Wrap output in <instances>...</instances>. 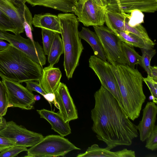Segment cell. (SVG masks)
I'll return each mask as SVG.
<instances>
[{
    "instance_id": "cell-17",
    "label": "cell",
    "mask_w": 157,
    "mask_h": 157,
    "mask_svg": "<svg viewBox=\"0 0 157 157\" xmlns=\"http://www.w3.org/2000/svg\"><path fill=\"white\" fill-rule=\"evenodd\" d=\"M61 76L59 68L46 67L43 69L39 83L46 94L54 93L60 82Z\"/></svg>"
},
{
    "instance_id": "cell-29",
    "label": "cell",
    "mask_w": 157,
    "mask_h": 157,
    "mask_svg": "<svg viewBox=\"0 0 157 157\" xmlns=\"http://www.w3.org/2000/svg\"><path fill=\"white\" fill-rule=\"evenodd\" d=\"M142 55L141 56V65L147 73V75H149L150 68L151 59L155 55L156 52L155 49H142Z\"/></svg>"
},
{
    "instance_id": "cell-35",
    "label": "cell",
    "mask_w": 157,
    "mask_h": 157,
    "mask_svg": "<svg viewBox=\"0 0 157 157\" xmlns=\"http://www.w3.org/2000/svg\"><path fill=\"white\" fill-rule=\"evenodd\" d=\"M14 146H16L12 142L6 137L0 136V152Z\"/></svg>"
},
{
    "instance_id": "cell-22",
    "label": "cell",
    "mask_w": 157,
    "mask_h": 157,
    "mask_svg": "<svg viewBox=\"0 0 157 157\" xmlns=\"http://www.w3.org/2000/svg\"><path fill=\"white\" fill-rule=\"evenodd\" d=\"M64 53V48L62 39L59 34L56 33L50 51L48 55V66L53 67L54 64L57 63L61 55Z\"/></svg>"
},
{
    "instance_id": "cell-44",
    "label": "cell",
    "mask_w": 157,
    "mask_h": 157,
    "mask_svg": "<svg viewBox=\"0 0 157 157\" xmlns=\"http://www.w3.org/2000/svg\"><path fill=\"white\" fill-rule=\"evenodd\" d=\"M19 0V1H24L25 0Z\"/></svg>"
},
{
    "instance_id": "cell-8",
    "label": "cell",
    "mask_w": 157,
    "mask_h": 157,
    "mask_svg": "<svg viewBox=\"0 0 157 157\" xmlns=\"http://www.w3.org/2000/svg\"><path fill=\"white\" fill-rule=\"evenodd\" d=\"M106 7L98 5L94 0L78 1L73 13L85 26H102L105 22Z\"/></svg>"
},
{
    "instance_id": "cell-3",
    "label": "cell",
    "mask_w": 157,
    "mask_h": 157,
    "mask_svg": "<svg viewBox=\"0 0 157 157\" xmlns=\"http://www.w3.org/2000/svg\"><path fill=\"white\" fill-rule=\"evenodd\" d=\"M43 68L12 45L0 52V76L18 82L40 81Z\"/></svg>"
},
{
    "instance_id": "cell-30",
    "label": "cell",
    "mask_w": 157,
    "mask_h": 157,
    "mask_svg": "<svg viewBox=\"0 0 157 157\" xmlns=\"http://www.w3.org/2000/svg\"><path fill=\"white\" fill-rule=\"evenodd\" d=\"M144 15L140 10H136L128 13L127 16L128 25L130 26L134 27L144 23Z\"/></svg>"
},
{
    "instance_id": "cell-16",
    "label": "cell",
    "mask_w": 157,
    "mask_h": 157,
    "mask_svg": "<svg viewBox=\"0 0 157 157\" xmlns=\"http://www.w3.org/2000/svg\"><path fill=\"white\" fill-rule=\"evenodd\" d=\"M40 117L45 119L51 124L52 129L64 137L71 132L69 122H66L59 113L45 109L36 110Z\"/></svg>"
},
{
    "instance_id": "cell-9",
    "label": "cell",
    "mask_w": 157,
    "mask_h": 157,
    "mask_svg": "<svg viewBox=\"0 0 157 157\" xmlns=\"http://www.w3.org/2000/svg\"><path fill=\"white\" fill-rule=\"evenodd\" d=\"M0 136L6 137L16 146L31 147L39 142L44 136L41 134L28 130L11 121L6 122L0 130Z\"/></svg>"
},
{
    "instance_id": "cell-36",
    "label": "cell",
    "mask_w": 157,
    "mask_h": 157,
    "mask_svg": "<svg viewBox=\"0 0 157 157\" xmlns=\"http://www.w3.org/2000/svg\"><path fill=\"white\" fill-rule=\"evenodd\" d=\"M149 76L155 80L157 81V67L156 66L150 67Z\"/></svg>"
},
{
    "instance_id": "cell-37",
    "label": "cell",
    "mask_w": 157,
    "mask_h": 157,
    "mask_svg": "<svg viewBox=\"0 0 157 157\" xmlns=\"http://www.w3.org/2000/svg\"><path fill=\"white\" fill-rule=\"evenodd\" d=\"M44 98L50 103L54 104L55 100V95L54 93H47L43 96Z\"/></svg>"
},
{
    "instance_id": "cell-32",
    "label": "cell",
    "mask_w": 157,
    "mask_h": 157,
    "mask_svg": "<svg viewBox=\"0 0 157 157\" xmlns=\"http://www.w3.org/2000/svg\"><path fill=\"white\" fill-rule=\"evenodd\" d=\"M144 82L148 87L152 95L154 98L153 101L156 104L157 103V81L155 80L152 78L147 75L146 78H143Z\"/></svg>"
},
{
    "instance_id": "cell-43",
    "label": "cell",
    "mask_w": 157,
    "mask_h": 157,
    "mask_svg": "<svg viewBox=\"0 0 157 157\" xmlns=\"http://www.w3.org/2000/svg\"><path fill=\"white\" fill-rule=\"evenodd\" d=\"M85 0H78V1H80V2H83Z\"/></svg>"
},
{
    "instance_id": "cell-21",
    "label": "cell",
    "mask_w": 157,
    "mask_h": 157,
    "mask_svg": "<svg viewBox=\"0 0 157 157\" xmlns=\"http://www.w3.org/2000/svg\"><path fill=\"white\" fill-rule=\"evenodd\" d=\"M78 34L81 39L85 40L91 46L94 56L106 61L100 40L95 33L88 28L83 27L81 30L78 31Z\"/></svg>"
},
{
    "instance_id": "cell-11",
    "label": "cell",
    "mask_w": 157,
    "mask_h": 157,
    "mask_svg": "<svg viewBox=\"0 0 157 157\" xmlns=\"http://www.w3.org/2000/svg\"><path fill=\"white\" fill-rule=\"evenodd\" d=\"M2 78L6 90L9 101L13 107L26 110L34 108L36 101L34 95L32 92L20 82Z\"/></svg>"
},
{
    "instance_id": "cell-40",
    "label": "cell",
    "mask_w": 157,
    "mask_h": 157,
    "mask_svg": "<svg viewBox=\"0 0 157 157\" xmlns=\"http://www.w3.org/2000/svg\"><path fill=\"white\" fill-rule=\"evenodd\" d=\"M98 5L101 6L106 7L107 2L106 0H94Z\"/></svg>"
},
{
    "instance_id": "cell-33",
    "label": "cell",
    "mask_w": 157,
    "mask_h": 157,
    "mask_svg": "<svg viewBox=\"0 0 157 157\" xmlns=\"http://www.w3.org/2000/svg\"><path fill=\"white\" fill-rule=\"evenodd\" d=\"M146 147L149 150L154 151L157 149V126L155 125L154 130L146 139Z\"/></svg>"
},
{
    "instance_id": "cell-25",
    "label": "cell",
    "mask_w": 157,
    "mask_h": 157,
    "mask_svg": "<svg viewBox=\"0 0 157 157\" xmlns=\"http://www.w3.org/2000/svg\"><path fill=\"white\" fill-rule=\"evenodd\" d=\"M121 48L126 64L134 68L136 65H141V56L136 52L134 47L122 41Z\"/></svg>"
},
{
    "instance_id": "cell-19",
    "label": "cell",
    "mask_w": 157,
    "mask_h": 157,
    "mask_svg": "<svg viewBox=\"0 0 157 157\" xmlns=\"http://www.w3.org/2000/svg\"><path fill=\"white\" fill-rule=\"evenodd\" d=\"M32 25L36 27L61 33V24L58 15L50 13L35 14L33 17Z\"/></svg>"
},
{
    "instance_id": "cell-12",
    "label": "cell",
    "mask_w": 157,
    "mask_h": 157,
    "mask_svg": "<svg viewBox=\"0 0 157 157\" xmlns=\"http://www.w3.org/2000/svg\"><path fill=\"white\" fill-rule=\"evenodd\" d=\"M107 10L120 13H129L134 10L154 13L157 10V0H106Z\"/></svg>"
},
{
    "instance_id": "cell-24",
    "label": "cell",
    "mask_w": 157,
    "mask_h": 157,
    "mask_svg": "<svg viewBox=\"0 0 157 157\" xmlns=\"http://www.w3.org/2000/svg\"><path fill=\"white\" fill-rule=\"evenodd\" d=\"M127 15L126 14L125 19V30L124 32H129L137 36L141 39L146 45L151 48L152 49L155 44L149 37L145 28L141 24L134 27L129 26L127 23Z\"/></svg>"
},
{
    "instance_id": "cell-28",
    "label": "cell",
    "mask_w": 157,
    "mask_h": 157,
    "mask_svg": "<svg viewBox=\"0 0 157 157\" xmlns=\"http://www.w3.org/2000/svg\"><path fill=\"white\" fill-rule=\"evenodd\" d=\"M56 33L49 30L41 29L43 49L46 55L48 54Z\"/></svg>"
},
{
    "instance_id": "cell-6",
    "label": "cell",
    "mask_w": 157,
    "mask_h": 157,
    "mask_svg": "<svg viewBox=\"0 0 157 157\" xmlns=\"http://www.w3.org/2000/svg\"><path fill=\"white\" fill-rule=\"evenodd\" d=\"M93 26L108 62L112 65L126 64L122 50V41L108 27L103 25Z\"/></svg>"
},
{
    "instance_id": "cell-34",
    "label": "cell",
    "mask_w": 157,
    "mask_h": 157,
    "mask_svg": "<svg viewBox=\"0 0 157 157\" xmlns=\"http://www.w3.org/2000/svg\"><path fill=\"white\" fill-rule=\"evenodd\" d=\"M26 84V87L30 92L36 91L42 96L46 94L40 84L37 81L29 80L25 82Z\"/></svg>"
},
{
    "instance_id": "cell-10",
    "label": "cell",
    "mask_w": 157,
    "mask_h": 157,
    "mask_svg": "<svg viewBox=\"0 0 157 157\" xmlns=\"http://www.w3.org/2000/svg\"><path fill=\"white\" fill-rule=\"evenodd\" d=\"M6 40L25 53L41 67L45 64L46 58L43 49L38 42L25 38L20 34H13L3 31Z\"/></svg>"
},
{
    "instance_id": "cell-14",
    "label": "cell",
    "mask_w": 157,
    "mask_h": 157,
    "mask_svg": "<svg viewBox=\"0 0 157 157\" xmlns=\"http://www.w3.org/2000/svg\"><path fill=\"white\" fill-rule=\"evenodd\" d=\"M143 111L142 119L136 128L139 132L140 140L144 142L152 133L155 125L157 106L153 101H148Z\"/></svg>"
},
{
    "instance_id": "cell-18",
    "label": "cell",
    "mask_w": 157,
    "mask_h": 157,
    "mask_svg": "<svg viewBox=\"0 0 157 157\" xmlns=\"http://www.w3.org/2000/svg\"><path fill=\"white\" fill-rule=\"evenodd\" d=\"M134 155V151L131 150L124 148L113 152L107 147L101 148L94 144L89 147L85 152L78 154L77 157H132Z\"/></svg>"
},
{
    "instance_id": "cell-39",
    "label": "cell",
    "mask_w": 157,
    "mask_h": 157,
    "mask_svg": "<svg viewBox=\"0 0 157 157\" xmlns=\"http://www.w3.org/2000/svg\"><path fill=\"white\" fill-rule=\"evenodd\" d=\"M6 121L3 116L0 115V130L3 128L6 125Z\"/></svg>"
},
{
    "instance_id": "cell-2",
    "label": "cell",
    "mask_w": 157,
    "mask_h": 157,
    "mask_svg": "<svg viewBox=\"0 0 157 157\" xmlns=\"http://www.w3.org/2000/svg\"><path fill=\"white\" fill-rule=\"evenodd\" d=\"M111 65L121 93L123 108L129 118L134 121L139 117L146 99L143 90V77L138 69L126 64Z\"/></svg>"
},
{
    "instance_id": "cell-42",
    "label": "cell",
    "mask_w": 157,
    "mask_h": 157,
    "mask_svg": "<svg viewBox=\"0 0 157 157\" xmlns=\"http://www.w3.org/2000/svg\"><path fill=\"white\" fill-rule=\"evenodd\" d=\"M41 98V97L39 95H34V99L35 101L39 100Z\"/></svg>"
},
{
    "instance_id": "cell-15",
    "label": "cell",
    "mask_w": 157,
    "mask_h": 157,
    "mask_svg": "<svg viewBox=\"0 0 157 157\" xmlns=\"http://www.w3.org/2000/svg\"><path fill=\"white\" fill-rule=\"evenodd\" d=\"M25 1L0 0V10L7 15L16 26L19 34L24 32L23 25Z\"/></svg>"
},
{
    "instance_id": "cell-1",
    "label": "cell",
    "mask_w": 157,
    "mask_h": 157,
    "mask_svg": "<svg viewBox=\"0 0 157 157\" xmlns=\"http://www.w3.org/2000/svg\"><path fill=\"white\" fill-rule=\"evenodd\" d=\"M95 105L91 111L92 131L97 138L111 150L119 146H130L138 133L118 101L101 85L94 95Z\"/></svg>"
},
{
    "instance_id": "cell-38",
    "label": "cell",
    "mask_w": 157,
    "mask_h": 157,
    "mask_svg": "<svg viewBox=\"0 0 157 157\" xmlns=\"http://www.w3.org/2000/svg\"><path fill=\"white\" fill-rule=\"evenodd\" d=\"M3 40L0 38V52L3 51L7 48L10 44Z\"/></svg>"
},
{
    "instance_id": "cell-31",
    "label": "cell",
    "mask_w": 157,
    "mask_h": 157,
    "mask_svg": "<svg viewBox=\"0 0 157 157\" xmlns=\"http://www.w3.org/2000/svg\"><path fill=\"white\" fill-rule=\"evenodd\" d=\"M27 147L22 146H14L10 147L1 152L0 157H14L20 153L27 151Z\"/></svg>"
},
{
    "instance_id": "cell-20",
    "label": "cell",
    "mask_w": 157,
    "mask_h": 157,
    "mask_svg": "<svg viewBox=\"0 0 157 157\" xmlns=\"http://www.w3.org/2000/svg\"><path fill=\"white\" fill-rule=\"evenodd\" d=\"M32 6H39L50 8L64 13H73L78 0H25Z\"/></svg>"
},
{
    "instance_id": "cell-4",
    "label": "cell",
    "mask_w": 157,
    "mask_h": 157,
    "mask_svg": "<svg viewBox=\"0 0 157 157\" xmlns=\"http://www.w3.org/2000/svg\"><path fill=\"white\" fill-rule=\"evenodd\" d=\"M61 24V33L64 48L63 67L68 79L72 77L78 64L83 47L78 34L79 21L73 13L58 14Z\"/></svg>"
},
{
    "instance_id": "cell-13",
    "label": "cell",
    "mask_w": 157,
    "mask_h": 157,
    "mask_svg": "<svg viewBox=\"0 0 157 157\" xmlns=\"http://www.w3.org/2000/svg\"><path fill=\"white\" fill-rule=\"evenodd\" d=\"M54 94V104L59 109V113L66 122L77 119L78 115L76 107L65 84L60 82Z\"/></svg>"
},
{
    "instance_id": "cell-23",
    "label": "cell",
    "mask_w": 157,
    "mask_h": 157,
    "mask_svg": "<svg viewBox=\"0 0 157 157\" xmlns=\"http://www.w3.org/2000/svg\"><path fill=\"white\" fill-rule=\"evenodd\" d=\"M112 31L121 41L128 45L139 48L141 50L151 49L141 39L133 33L116 30Z\"/></svg>"
},
{
    "instance_id": "cell-7",
    "label": "cell",
    "mask_w": 157,
    "mask_h": 157,
    "mask_svg": "<svg viewBox=\"0 0 157 157\" xmlns=\"http://www.w3.org/2000/svg\"><path fill=\"white\" fill-rule=\"evenodd\" d=\"M89 63V67L98 77L101 85L111 94L123 107L121 93L111 64L94 55L90 56Z\"/></svg>"
},
{
    "instance_id": "cell-26",
    "label": "cell",
    "mask_w": 157,
    "mask_h": 157,
    "mask_svg": "<svg viewBox=\"0 0 157 157\" xmlns=\"http://www.w3.org/2000/svg\"><path fill=\"white\" fill-rule=\"evenodd\" d=\"M0 30L10 31L15 34H19L17 29L11 19L0 10Z\"/></svg>"
},
{
    "instance_id": "cell-5",
    "label": "cell",
    "mask_w": 157,
    "mask_h": 157,
    "mask_svg": "<svg viewBox=\"0 0 157 157\" xmlns=\"http://www.w3.org/2000/svg\"><path fill=\"white\" fill-rule=\"evenodd\" d=\"M80 149L61 136L49 135L28 149V157L64 156L70 152Z\"/></svg>"
},
{
    "instance_id": "cell-41",
    "label": "cell",
    "mask_w": 157,
    "mask_h": 157,
    "mask_svg": "<svg viewBox=\"0 0 157 157\" xmlns=\"http://www.w3.org/2000/svg\"><path fill=\"white\" fill-rule=\"evenodd\" d=\"M0 38L2 39L3 40H6V38L4 37L3 33V31L0 30Z\"/></svg>"
},
{
    "instance_id": "cell-27",
    "label": "cell",
    "mask_w": 157,
    "mask_h": 157,
    "mask_svg": "<svg viewBox=\"0 0 157 157\" xmlns=\"http://www.w3.org/2000/svg\"><path fill=\"white\" fill-rule=\"evenodd\" d=\"M13 107L10 102L7 93L2 81H0V115L2 116L6 115L8 109Z\"/></svg>"
}]
</instances>
